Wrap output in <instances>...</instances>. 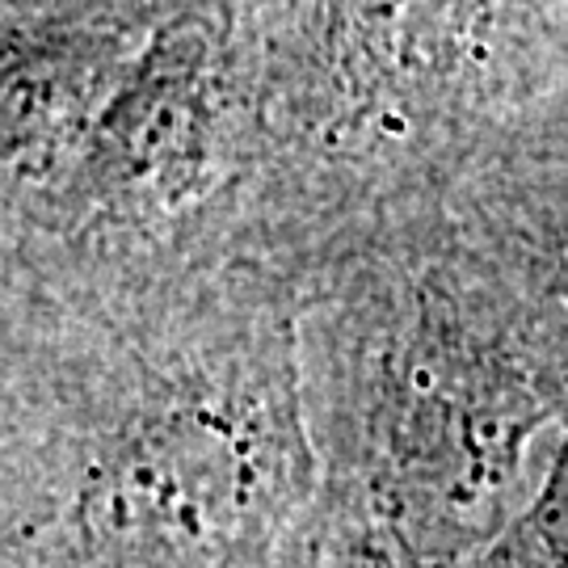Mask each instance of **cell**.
Wrapping results in <instances>:
<instances>
[{"label": "cell", "mask_w": 568, "mask_h": 568, "mask_svg": "<svg viewBox=\"0 0 568 568\" xmlns=\"http://www.w3.org/2000/svg\"><path fill=\"white\" fill-rule=\"evenodd\" d=\"M304 455L265 345L224 337L47 379L4 568H307Z\"/></svg>", "instance_id": "cell-1"}, {"label": "cell", "mask_w": 568, "mask_h": 568, "mask_svg": "<svg viewBox=\"0 0 568 568\" xmlns=\"http://www.w3.org/2000/svg\"><path fill=\"white\" fill-rule=\"evenodd\" d=\"M471 568H568V438L539 497Z\"/></svg>", "instance_id": "cell-2"}]
</instances>
